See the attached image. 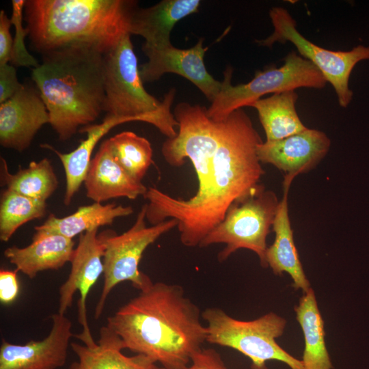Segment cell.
Here are the masks:
<instances>
[{"label": "cell", "instance_id": "cell-1", "mask_svg": "<svg viewBox=\"0 0 369 369\" xmlns=\"http://www.w3.org/2000/svg\"><path fill=\"white\" fill-rule=\"evenodd\" d=\"M262 141L243 109L220 122L219 145L205 184L187 200L175 198L150 187L144 195L146 217L152 226L177 221L182 244L199 246L224 219L232 205L249 196L261 184L264 171L258 157Z\"/></svg>", "mask_w": 369, "mask_h": 369}, {"label": "cell", "instance_id": "cell-2", "mask_svg": "<svg viewBox=\"0 0 369 369\" xmlns=\"http://www.w3.org/2000/svg\"><path fill=\"white\" fill-rule=\"evenodd\" d=\"M202 312L178 284L152 282L107 318L124 349L143 354L164 369H187L206 342Z\"/></svg>", "mask_w": 369, "mask_h": 369}, {"label": "cell", "instance_id": "cell-3", "mask_svg": "<svg viewBox=\"0 0 369 369\" xmlns=\"http://www.w3.org/2000/svg\"><path fill=\"white\" fill-rule=\"evenodd\" d=\"M105 54L86 45H74L44 55L32 71L34 81L61 141L104 111Z\"/></svg>", "mask_w": 369, "mask_h": 369}, {"label": "cell", "instance_id": "cell-4", "mask_svg": "<svg viewBox=\"0 0 369 369\" xmlns=\"http://www.w3.org/2000/svg\"><path fill=\"white\" fill-rule=\"evenodd\" d=\"M137 7L131 0H27L24 15L31 46L38 53L86 45L106 54L130 33Z\"/></svg>", "mask_w": 369, "mask_h": 369}, {"label": "cell", "instance_id": "cell-5", "mask_svg": "<svg viewBox=\"0 0 369 369\" xmlns=\"http://www.w3.org/2000/svg\"><path fill=\"white\" fill-rule=\"evenodd\" d=\"M130 33L105 54V103L107 115L149 123L167 138L176 135L178 123L171 112L176 90L160 101L144 88Z\"/></svg>", "mask_w": 369, "mask_h": 369}, {"label": "cell", "instance_id": "cell-6", "mask_svg": "<svg viewBox=\"0 0 369 369\" xmlns=\"http://www.w3.org/2000/svg\"><path fill=\"white\" fill-rule=\"evenodd\" d=\"M206 323V342L236 350L251 361V369H268L271 360L286 364L290 369H304L299 360L282 348L276 338L284 333L286 320L270 312L252 320L236 319L218 308L202 312Z\"/></svg>", "mask_w": 369, "mask_h": 369}, {"label": "cell", "instance_id": "cell-7", "mask_svg": "<svg viewBox=\"0 0 369 369\" xmlns=\"http://www.w3.org/2000/svg\"><path fill=\"white\" fill-rule=\"evenodd\" d=\"M280 67L271 66L257 71L248 83L233 85L232 68L224 72L221 90L207 109L208 117L215 122L225 120L233 111L251 105L262 96L299 87L321 89L327 81L320 71L309 60L290 52Z\"/></svg>", "mask_w": 369, "mask_h": 369}, {"label": "cell", "instance_id": "cell-8", "mask_svg": "<svg viewBox=\"0 0 369 369\" xmlns=\"http://www.w3.org/2000/svg\"><path fill=\"white\" fill-rule=\"evenodd\" d=\"M146 210L144 204L133 225L121 234L111 230L98 234L103 248L104 282L95 308V319L102 315L109 293L118 284L128 281L140 291L152 283L151 279L139 269L143 254L160 236L177 227L178 223L174 219H169L147 226Z\"/></svg>", "mask_w": 369, "mask_h": 369}, {"label": "cell", "instance_id": "cell-9", "mask_svg": "<svg viewBox=\"0 0 369 369\" xmlns=\"http://www.w3.org/2000/svg\"><path fill=\"white\" fill-rule=\"evenodd\" d=\"M279 201L275 193L260 187L228 209L223 220L200 243V247L225 244L218 254L223 262L239 249H247L258 256L261 266L268 267L266 237L273 226Z\"/></svg>", "mask_w": 369, "mask_h": 369}, {"label": "cell", "instance_id": "cell-10", "mask_svg": "<svg viewBox=\"0 0 369 369\" xmlns=\"http://www.w3.org/2000/svg\"><path fill=\"white\" fill-rule=\"evenodd\" d=\"M269 17L273 33L256 42L266 47H271L276 42H291L300 55L311 62L332 85L340 106L346 107L353 96L349 87L351 72L358 62L369 59V46L358 45L348 51L328 50L305 38L297 30L296 20L285 8H272Z\"/></svg>", "mask_w": 369, "mask_h": 369}, {"label": "cell", "instance_id": "cell-11", "mask_svg": "<svg viewBox=\"0 0 369 369\" xmlns=\"http://www.w3.org/2000/svg\"><path fill=\"white\" fill-rule=\"evenodd\" d=\"M178 132L163 144L161 153L165 161L173 167L184 165L187 159L195 169L198 187L208 180L219 145L220 122L211 120L207 109L199 105L182 102L174 109Z\"/></svg>", "mask_w": 369, "mask_h": 369}, {"label": "cell", "instance_id": "cell-12", "mask_svg": "<svg viewBox=\"0 0 369 369\" xmlns=\"http://www.w3.org/2000/svg\"><path fill=\"white\" fill-rule=\"evenodd\" d=\"M102 258L103 248L98 238V229L81 234L70 261V273L59 289L57 312L62 314L72 306L75 292H79L78 320L83 331L75 336L88 347H93L96 343L87 323L86 300L91 288L103 273Z\"/></svg>", "mask_w": 369, "mask_h": 369}, {"label": "cell", "instance_id": "cell-13", "mask_svg": "<svg viewBox=\"0 0 369 369\" xmlns=\"http://www.w3.org/2000/svg\"><path fill=\"white\" fill-rule=\"evenodd\" d=\"M142 50L148 57V61L139 68L144 82H152L166 73H174L191 81L211 102L219 94L221 82L206 70L204 57L208 47H204L202 39L187 49H178L171 44L162 48L143 45Z\"/></svg>", "mask_w": 369, "mask_h": 369}, {"label": "cell", "instance_id": "cell-14", "mask_svg": "<svg viewBox=\"0 0 369 369\" xmlns=\"http://www.w3.org/2000/svg\"><path fill=\"white\" fill-rule=\"evenodd\" d=\"M49 335L40 341L16 344L2 339L0 369H58L68 355L71 337V321L64 314L55 313Z\"/></svg>", "mask_w": 369, "mask_h": 369}, {"label": "cell", "instance_id": "cell-15", "mask_svg": "<svg viewBox=\"0 0 369 369\" xmlns=\"http://www.w3.org/2000/svg\"><path fill=\"white\" fill-rule=\"evenodd\" d=\"M49 123V113L38 89L24 85L0 105V144L23 152L38 131Z\"/></svg>", "mask_w": 369, "mask_h": 369}, {"label": "cell", "instance_id": "cell-16", "mask_svg": "<svg viewBox=\"0 0 369 369\" xmlns=\"http://www.w3.org/2000/svg\"><path fill=\"white\" fill-rule=\"evenodd\" d=\"M331 141L323 131L308 128L290 137L260 143L257 154L260 163H269L286 174L305 173L327 154Z\"/></svg>", "mask_w": 369, "mask_h": 369}, {"label": "cell", "instance_id": "cell-17", "mask_svg": "<svg viewBox=\"0 0 369 369\" xmlns=\"http://www.w3.org/2000/svg\"><path fill=\"white\" fill-rule=\"evenodd\" d=\"M83 183L86 196L98 203L122 197L135 200L140 195L144 196L148 190L116 161L109 139L102 142L92 159Z\"/></svg>", "mask_w": 369, "mask_h": 369}, {"label": "cell", "instance_id": "cell-18", "mask_svg": "<svg viewBox=\"0 0 369 369\" xmlns=\"http://www.w3.org/2000/svg\"><path fill=\"white\" fill-rule=\"evenodd\" d=\"M32 242L25 247H8L4 256L30 279L46 270H58L71 261L74 251L72 239L62 235L35 230Z\"/></svg>", "mask_w": 369, "mask_h": 369}, {"label": "cell", "instance_id": "cell-19", "mask_svg": "<svg viewBox=\"0 0 369 369\" xmlns=\"http://www.w3.org/2000/svg\"><path fill=\"white\" fill-rule=\"evenodd\" d=\"M295 177L293 174L284 175L283 197L279 201L272 226L275 238L273 243L266 249V260L275 275H280L287 273L292 279V287L305 292L311 288L310 283L299 257L288 215V192Z\"/></svg>", "mask_w": 369, "mask_h": 369}, {"label": "cell", "instance_id": "cell-20", "mask_svg": "<svg viewBox=\"0 0 369 369\" xmlns=\"http://www.w3.org/2000/svg\"><path fill=\"white\" fill-rule=\"evenodd\" d=\"M199 0H163L148 8L137 7L131 17L129 33L143 37L144 46L162 48L171 44L175 25L198 11Z\"/></svg>", "mask_w": 369, "mask_h": 369}, {"label": "cell", "instance_id": "cell-21", "mask_svg": "<svg viewBox=\"0 0 369 369\" xmlns=\"http://www.w3.org/2000/svg\"><path fill=\"white\" fill-rule=\"evenodd\" d=\"M133 122L130 118L106 115L102 122L90 124L80 128L79 132L86 133L87 137L78 147L68 153H62L52 146L42 144L41 147L54 152L60 159L66 174V192L64 204L69 206L72 198L83 183L92 161V154L98 142L111 129L117 125Z\"/></svg>", "mask_w": 369, "mask_h": 369}, {"label": "cell", "instance_id": "cell-22", "mask_svg": "<svg viewBox=\"0 0 369 369\" xmlns=\"http://www.w3.org/2000/svg\"><path fill=\"white\" fill-rule=\"evenodd\" d=\"M70 347L84 369H164L143 354L124 355L122 340L107 325L100 329L99 339L94 346L72 342Z\"/></svg>", "mask_w": 369, "mask_h": 369}, {"label": "cell", "instance_id": "cell-23", "mask_svg": "<svg viewBox=\"0 0 369 369\" xmlns=\"http://www.w3.org/2000/svg\"><path fill=\"white\" fill-rule=\"evenodd\" d=\"M133 213L131 206L94 202L80 206L74 213L62 218L50 214L42 225L35 226L34 229L72 239L78 234L111 225L115 219L128 216Z\"/></svg>", "mask_w": 369, "mask_h": 369}, {"label": "cell", "instance_id": "cell-24", "mask_svg": "<svg viewBox=\"0 0 369 369\" xmlns=\"http://www.w3.org/2000/svg\"><path fill=\"white\" fill-rule=\"evenodd\" d=\"M294 310L304 338V369H333L325 340L324 320L312 288L303 292Z\"/></svg>", "mask_w": 369, "mask_h": 369}, {"label": "cell", "instance_id": "cell-25", "mask_svg": "<svg viewBox=\"0 0 369 369\" xmlns=\"http://www.w3.org/2000/svg\"><path fill=\"white\" fill-rule=\"evenodd\" d=\"M297 99L295 90H288L260 98L251 105L258 112L266 141L282 139L307 128L296 110Z\"/></svg>", "mask_w": 369, "mask_h": 369}, {"label": "cell", "instance_id": "cell-26", "mask_svg": "<svg viewBox=\"0 0 369 369\" xmlns=\"http://www.w3.org/2000/svg\"><path fill=\"white\" fill-rule=\"evenodd\" d=\"M0 167L1 185L32 199L46 202L59 184L51 162L47 158L33 161L25 168L19 166L15 174H11L6 161L1 157Z\"/></svg>", "mask_w": 369, "mask_h": 369}, {"label": "cell", "instance_id": "cell-27", "mask_svg": "<svg viewBox=\"0 0 369 369\" xmlns=\"http://www.w3.org/2000/svg\"><path fill=\"white\" fill-rule=\"evenodd\" d=\"M46 207V202L4 189L0 199V240L8 242L23 224L43 217Z\"/></svg>", "mask_w": 369, "mask_h": 369}, {"label": "cell", "instance_id": "cell-28", "mask_svg": "<svg viewBox=\"0 0 369 369\" xmlns=\"http://www.w3.org/2000/svg\"><path fill=\"white\" fill-rule=\"evenodd\" d=\"M113 156L135 180L141 182L153 163L149 141L131 131H124L109 139Z\"/></svg>", "mask_w": 369, "mask_h": 369}, {"label": "cell", "instance_id": "cell-29", "mask_svg": "<svg viewBox=\"0 0 369 369\" xmlns=\"http://www.w3.org/2000/svg\"><path fill=\"white\" fill-rule=\"evenodd\" d=\"M25 1H12L11 21L14 27V37L11 57L12 65L37 68L40 64L26 48L25 39L29 36V30L23 25Z\"/></svg>", "mask_w": 369, "mask_h": 369}, {"label": "cell", "instance_id": "cell-30", "mask_svg": "<svg viewBox=\"0 0 369 369\" xmlns=\"http://www.w3.org/2000/svg\"><path fill=\"white\" fill-rule=\"evenodd\" d=\"M24 86L17 78L15 68L12 64L0 66V104L4 102Z\"/></svg>", "mask_w": 369, "mask_h": 369}, {"label": "cell", "instance_id": "cell-31", "mask_svg": "<svg viewBox=\"0 0 369 369\" xmlns=\"http://www.w3.org/2000/svg\"><path fill=\"white\" fill-rule=\"evenodd\" d=\"M187 369H228L221 355L214 348H202L191 358Z\"/></svg>", "mask_w": 369, "mask_h": 369}, {"label": "cell", "instance_id": "cell-32", "mask_svg": "<svg viewBox=\"0 0 369 369\" xmlns=\"http://www.w3.org/2000/svg\"><path fill=\"white\" fill-rule=\"evenodd\" d=\"M16 272V270L0 271V301L3 304L12 303L19 294L20 286Z\"/></svg>", "mask_w": 369, "mask_h": 369}, {"label": "cell", "instance_id": "cell-33", "mask_svg": "<svg viewBox=\"0 0 369 369\" xmlns=\"http://www.w3.org/2000/svg\"><path fill=\"white\" fill-rule=\"evenodd\" d=\"M12 25L3 10L0 12V66L11 61L13 38L10 33Z\"/></svg>", "mask_w": 369, "mask_h": 369}, {"label": "cell", "instance_id": "cell-34", "mask_svg": "<svg viewBox=\"0 0 369 369\" xmlns=\"http://www.w3.org/2000/svg\"><path fill=\"white\" fill-rule=\"evenodd\" d=\"M69 369H84V368L81 366V365L80 364L79 361H74L70 364Z\"/></svg>", "mask_w": 369, "mask_h": 369}]
</instances>
